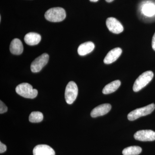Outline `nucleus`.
<instances>
[{"mask_svg":"<svg viewBox=\"0 0 155 155\" xmlns=\"http://www.w3.org/2000/svg\"><path fill=\"white\" fill-rule=\"evenodd\" d=\"M45 17L47 20L50 22H61L66 18V11L63 8L60 7L52 8L46 12Z\"/></svg>","mask_w":155,"mask_h":155,"instance_id":"nucleus-1","label":"nucleus"},{"mask_svg":"<svg viewBox=\"0 0 155 155\" xmlns=\"http://www.w3.org/2000/svg\"><path fill=\"white\" fill-rule=\"evenodd\" d=\"M16 91L19 95L26 98L34 99L37 96L38 91L28 83H22L17 85Z\"/></svg>","mask_w":155,"mask_h":155,"instance_id":"nucleus-2","label":"nucleus"},{"mask_svg":"<svg viewBox=\"0 0 155 155\" xmlns=\"http://www.w3.org/2000/svg\"><path fill=\"white\" fill-rule=\"evenodd\" d=\"M154 74L152 71H148L143 73L136 80L133 89L134 92H138L147 85L152 80Z\"/></svg>","mask_w":155,"mask_h":155,"instance_id":"nucleus-3","label":"nucleus"},{"mask_svg":"<svg viewBox=\"0 0 155 155\" xmlns=\"http://www.w3.org/2000/svg\"><path fill=\"white\" fill-rule=\"evenodd\" d=\"M155 109V104H150L143 107L138 108L130 112L127 115V119L129 121H134L142 116L149 115L152 113Z\"/></svg>","mask_w":155,"mask_h":155,"instance_id":"nucleus-4","label":"nucleus"},{"mask_svg":"<svg viewBox=\"0 0 155 155\" xmlns=\"http://www.w3.org/2000/svg\"><path fill=\"white\" fill-rule=\"evenodd\" d=\"M78 94V88L77 84L74 81H70L66 87L65 92V98L66 102L71 104L75 101Z\"/></svg>","mask_w":155,"mask_h":155,"instance_id":"nucleus-5","label":"nucleus"},{"mask_svg":"<svg viewBox=\"0 0 155 155\" xmlns=\"http://www.w3.org/2000/svg\"><path fill=\"white\" fill-rule=\"evenodd\" d=\"M49 56L47 54H43L36 58L31 65V70L33 72H38L48 64Z\"/></svg>","mask_w":155,"mask_h":155,"instance_id":"nucleus-6","label":"nucleus"},{"mask_svg":"<svg viewBox=\"0 0 155 155\" xmlns=\"http://www.w3.org/2000/svg\"><path fill=\"white\" fill-rule=\"evenodd\" d=\"M106 25L109 31L116 34L122 33L124 30V27L121 22L114 17L107 18L106 20Z\"/></svg>","mask_w":155,"mask_h":155,"instance_id":"nucleus-7","label":"nucleus"},{"mask_svg":"<svg viewBox=\"0 0 155 155\" xmlns=\"http://www.w3.org/2000/svg\"><path fill=\"white\" fill-rule=\"evenodd\" d=\"M134 138L139 141H153L155 140V132L150 130H138L134 134Z\"/></svg>","mask_w":155,"mask_h":155,"instance_id":"nucleus-8","label":"nucleus"},{"mask_svg":"<svg viewBox=\"0 0 155 155\" xmlns=\"http://www.w3.org/2000/svg\"><path fill=\"white\" fill-rule=\"evenodd\" d=\"M111 108L112 107L110 104H104L100 105L91 111V116L93 118L104 116L110 112Z\"/></svg>","mask_w":155,"mask_h":155,"instance_id":"nucleus-9","label":"nucleus"},{"mask_svg":"<svg viewBox=\"0 0 155 155\" xmlns=\"http://www.w3.org/2000/svg\"><path fill=\"white\" fill-rule=\"evenodd\" d=\"M33 155H55L54 150L49 146L38 145L33 150Z\"/></svg>","mask_w":155,"mask_h":155,"instance_id":"nucleus-10","label":"nucleus"},{"mask_svg":"<svg viewBox=\"0 0 155 155\" xmlns=\"http://www.w3.org/2000/svg\"><path fill=\"white\" fill-rule=\"evenodd\" d=\"M122 49L116 48L113 49L108 52L104 60V63L110 64L114 63L121 56L122 53Z\"/></svg>","mask_w":155,"mask_h":155,"instance_id":"nucleus-11","label":"nucleus"},{"mask_svg":"<svg viewBox=\"0 0 155 155\" xmlns=\"http://www.w3.org/2000/svg\"><path fill=\"white\" fill-rule=\"evenodd\" d=\"M94 44L91 41H87L81 44L78 48V53L80 56H84L91 53L94 50Z\"/></svg>","mask_w":155,"mask_h":155,"instance_id":"nucleus-12","label":"nucleus"},{"mask_svg":"<svg viewBox=\"0 0 155 155\" xmlns=\"http://www.w3.org/2000/svg\"><path fill=\"white\" fill-rule=\"evenodd\" d=\"M10 50L12 54L20 55L23 51V45L21 41L18 38H15L12 41L10 46Z\"/></svg>","mask_w":155,"mask_h":155,"instance_id":"nucleus-13","label":"nucleus"},{"mask_svg":"<svg viewBox=\"0 0 155 155\" xmlns=\"http://www.w3.org/2000/svg\"><path fill=\"white\" fill-rule=\"evenodd\" d=\"M41 40V36L35 32L27 33L24 37V41L26 44L33 46L38 44Z\"/></svg>","mask_w":155,"mask_h":155,"instance_id":"nucleus-14","label":"nucleus"},{"mask_svg":"<svg viewBox=\"0 0 155 155\" xmlns=\"http://www.w3.org/2000/svg\"><path fill=\"white\" fill-rule=\"evenodd\" d=\"M121 85V81L119 80L114 81L106 85L103 89L104 94H108L116 91Z\"/></svg>","mask_w":155,"mask_h":155,"instance_id":"nucleus-15","label":"nucleus"},{"mask_svg":"<svg viewBox=\"0 0 155 155\" xmlns=\"http://www.w3.org/2000/svg\"><path fill=\"white\" fill-rule=\"evenodd\" d=\"M142 152L140 147L134 146L125 148L122 151L123 155H138Z\"/></svg>","mask_w":155,"mask_h":155,"instance_id":"nucleus-16","label":"nucleus"},{"mask_svg":"<svg viewBox=\"0 0 155 155\" xmlns=\"http://www.w3.org/2000/svg\"><path fill=\"white\" fill-rule=\"evenodd\" d=\"M43 119V115L38 111L32 112L29 115V121L32 123H38Z\"/></svg>","mask_w":155,"mask_h":155,"instance_id":"nucleus-17","label":"nucleus"},{"mask_svg":"<svg viewBox=\"0 0 155 155\" xmlns=\"http://www.w3.org/2000/svg\"><path fill=\"white\" fill-rule=\"evenodd\" d=\"M142 11L146 16L151 17L155 14V6L153 4H146L143 8Z\"/></svg>","mask_w":155,"mask_h":155,"instance_id":"nucleus-18","label":"nucleus"},{"mask_svg":"<svg viewBox=\"0 0 155 155\" xmlns=\"http://www.w3.org/2000/svg\"><path fill=\"white\" fill-rule=\"evenodd\" d=\"M8 110V107L2 101H0V114H3L6 113Z\"/></svg>","mask_w":155,"mask_h":155,"instance_id":"nucleus-19","label":"nucleus"},{"mask_svg":"<svg viewBox=\"0 0 155 155\" xmlns=\"http://www.w3.org/2000/svg\"><path fill=\"white\" fill-rule=\"evenodd\" d=\"M7 150V147L2 142H0V153H2L5 152Z\"/></svg>","mask_w":155,"mask_h":155,"instance_id":"nucleus-20","label":"nucleus"},{"mask_svg":"<svg viewBox=\"0 0 155 155\" xmlns=\"http://www.w3.org/2000/svg\"><path fill=\"white\" fill-rule=\"evenodd\" d=\"M152 46L153 49L155 51V33L153 36L152 41Z\"/></svg>","mask_w":155,"mask_h":155,"instance_id":"nucleus-21","label":"nucleus"},{"mask_svg":"<svg viewBox=\"0 0 155 155\" xmlns=\"http://www.w3.org/2000/svg\"><path fill=\"white\" fill-rule=\"evenodd\" d=\"M114 1V0H106V2H107L108 3L112 2Z\"/></svg>","mask_w":155,"mask_h":155,"instance_id":"nucleus-22","label":"nucleus"},{"mask_svg":"<svg viewBox=\"0 0 155 155\" xmlns=\"http://www.w3.org/2000/svg\"><path fill=\"white\" fill-rule=\"evenodd\" d=\"M99 0H90V1L91 2H98Z\"/></svg>","mask_w":155,"mask_h":155,"instance_id":"nucleus-23","label":"nucleus"}]
</instances>
